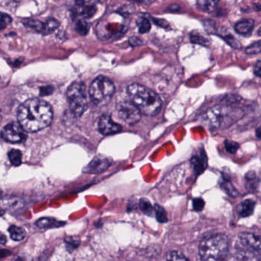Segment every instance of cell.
<instances>
[{"mask_svg": "<svg viewBox=\"0 0 261 261\" xmlns=\"http://www.w3.org/2000/svg\"><path fill=\"white\" fill-rule=\"evenodd\" d=\"M18 123L27 132H36L51 124L53 112L50 104L39 98H33L22 104L17 113Z\"/></svg>", "mask_w": 261, "mask_h": 261, "instance_id": "cell-1", "label": "cell"}, {"mask_svg": "<svg viewBox=\"0 0 261 261\" xmlns=\"http://www.w3.org/2000/svg\"><path fill=\"white\" fill-rule=\"evenodd\" d=\"M131 102L146 116L153 117L160 112L162 101L153 90L139 84H132L127 88Z\"/></svg>", "mask_w": 261, "mask_h": 261, "instance_id": "cell-2", "label": "cell"}, {"mask_svg": "<svg viewBox=\"0 0 261 261\" xmlns=\"http://www.w3.org/2000/svg\"><path fill=\"white\" fill-rule=\"evenodd\" d=\"M229 250V240L223 234L206 237L200 243L201 261H224Z\"/></svg>", "mask_w": 261, "mask_h": 261, "instance_id": "cell-3", "label": "cell"}, {"mask_svg": "<svg viewBox=\"0 0 261 261\" xmlns=\"http://www.w3.org/2000/svg\"><path fill=\"white\" fill-rule=\"evenodd\" d=\"M241 117V109H235L228 104L217 105L208 109L204 120L211 129L218 130L220 127H228Z\"/></svg>", "mask_w": 261, "mask_h": 261, "instance_id": "cell-4", "label": "cell"}, {"mask_svg": "<svg viewBox=\"0 0 261 261\" xmlns=\"http://www.w3.org/2000/svg\"><path fill=\"white\" fill-rule=\"evenodd\" d=\"M115 92V87L109 78L100 76L96 78L89 89L91 101L95 105L103 107L111 100Z\"/></svg>", "mask_w": 261, "mask_h": 261, "instance_id": "cell-5", "label": "cell"}, {"mask_svg": "<svg viewBox=\"0 0 261 261\" xmlns=\"http://www.w3.org/2000/svg\"><path fill=\"white\" fill-rule=\"evenodd\" d=\"M67 97L73 114L75 117H81L87 108L85 85L80 82L73 83L67 89Z\"/></svg>", "mask_w": 261, "mask_h": 261, "instance_id": "cell-6", "label": "cell"}, {"mask_svg": "<svg viewBox=\"0 0 261 261\" xmlns=\"http://www.w3.org/2000/svg\"><path fill=\"white\" fill-rule=\"evenodd\" d=\"M119 118L126 124H136L141 118V112L131 101H124L117 107Z\"/></svg>", "mask_w": 261, "mask_h": 261, "instance_id": "cell-7", "label": "cell"}, {"mask_svg": "<svg viewBox=\"0 0 261 261\" xmlns=\"http://www.w3.org/2000/svg\"><path fill=\"white\" fill-rule=\"evenodd\" d=\"M26 132L20 123L12 122L4 127L1 135L2 139L8 143H20L26 140Z\"/></svg>", "mask_w": 261, "mask_h": 261, "instance_id": "cell-8", "label": "cell"}, {"mask_svg": "<svg viewBox=\"0 0 261 261\" xmlns=\"http://www.w3.org/2000/svg\"><path fill=\"white\" fill-rule=\"evenodd\" d=\"M239 240L244 247L254 251H261V235L251 232L239 234Z\"/></svg>", "mask_w": 261, "mask_h": 261, "instance_id": "cell-9", "label": "cell"}, {"mask_svg": "<svg viewBox=\"0 0 261 261\" xmlns=\"http://www.w3.org/2000/svg\"><path fill=\"white\" fill-rule=\"evenodd\" d=\"M98 129L102 134L108 136L120 132L122 130V127L117 123H115L111 117L104 115L100 118Z\"/></svg>", "mask_w": 261, "mask_h": 261, "instance_id": "cell-10", "label": "cell"}, {"mask_svg": "<svg viewBox=\"0 0 261 261\" xmlns=\"http://www.w3.org/2000/svg\"><path fill=\"white\" fill-rule=\"evenodd\" d=\"M110 164L111 162L109 159L97 156L85 168L84 172L90 174H98L108 170Z\"/></svg>", "mask_w": 261, "mask_h": 261, "instance_id": "cell-11", "label": "cell"}, {"mask_svg": "<svg viewBox=\"0 0 261 261\" xmlns=\"http://www.w3.org/2000/svg\"><path fill=\"white\" fill-rule=\"evenodd\" d=\"M191 163L193 165L195 172L197 174H201L206 170L207 166H208L206 154L202 150V152L193 156L191 159Z\"/></svg>", "mask_w": 261, "mask_h": 261, "instance_id": "cell-12", "label": "cell"}, {"mask_svg": "<svg viewBox=\"0 0 261 261\" xmlns=\"http://www.w3.org/2000/svg\"><path fill=\"white\" fill-rule=\"evenodd\" d=\"M254 26H255V22L254 20L244 19L236 22L235 25V30L237 33L243 35V36H247L252 32Z\"/></svg>", "mask_w": 261, "mask_h": 261, "instance_id": "cell-13", "label": "cell"}, {"mask_svg": "<svg viewBox=\"0 0 261 261\" xmlns=\"http://www.w3.org/2000/svg\"><path fill=\"white\" fill-rule=\"evenodd\" d=\"M235 261H261V255L258 251L243 249L235 254Z\"/></svg>", "mask_w": 261, "mask_h": 261, "instance_id": "cell-14", "label": "cell"}, {"mask_svg": "<svg viewBox=\"0 0 261 261\" xmlns=\"http://www.w3.org/2000/svg\"><path fill=\"white\" fill-rule=\"evenodd\" d=\"M255 208V202L253 200L247 199L242 201L237 207L236 210L239 216L242 218L251 216Z\"/></svg>", "mask_w": 261, "mask_h": 261, "instance_id": "cell-15", "label": "cell"}, {"mask_svg": "<svg viewBox=\"0 0 261 261\" xmlns=\"http://www.w3.org/2000/svg\"><path fill=\"white\" fill-rule=\"evenodd\" d=\"M65 224V223L58 221L56 219L51 218H43L39 219L36 223L39 228H43V229L59 228Z\"/></svg>", "mask_w": 261, "mask_h": 261, "instance_id": "cell-16", "label": "cell"}, {"mask_svg": "<svg viewBox=\"0 0 261 261\" xmlns=\"http://www.w3.org/2000/svg\"><path fill=\"white\" fill-rule=\"evenodd\" d=\"M190 40L194 44H198L202 46H208L211 44L210 39L203 36L202 34L197 32V31H193L191 33Z\"/></svg>", "mask_w": 261, "mask_h": 261, "instance_id": "cell-17", "label": "cell"}, {"mask_svg": "<svg viewBox=\"0 0 261 261\" xmlns=\"http://www.w3.org/2000/svg\"><path fill=\"white\" fill-rule=\"evenodd\" d=\"M9 235L11 239L15 241H20L25 239V231L19 226L12 225L9 228Z\"/></svg>", "mask_w": 261, "mask_h": 261, "instance_id": "cell-18", "label": "cell"}, {"mask_svg": "<svg viewBox=\"0 0 261 261\" xmlns=\"http://www.w3.org/2000/svg\"><path fill=\"white\" fill-rule=\"evenodd\" d=\"M218 4V1H209V0H201L197 2V6L201 11L205 13H210L213 12Z\"/></svg>", "mask_w": 261, "mask_h": 261, "instance_id": "cell-19", "label": "cell"}, {"mask_svg": "<svg viewBox=\"0 0 261 261\" xmlns=\"http://www.w3.org/2000/svg\"><path fill=\"white\" fill-rule=\"evenodd\" d=\"M8 157H9V161H10L11 164L14 166H19L22 163V152L20 150H10L8 154Z\"/></svg>", "mask_w": 261, "mask_h": 261, "instance_id": "cell-20", "label": "cell"}, {"mask_svg": "<svg viewBox=\"0 0 261 261\" xmlns=\"http://www.w3.org/2000/svg\"><path fill=\"white\" fill-rule=\"evenodd\" d=\"M59 22L53 18H49L44 22V32L43 35L51 33L59 28Z\"/></svg>", "mask_w": 261, "mask_h": 261, "instance_id": "cell-21", "label": "cell"}, {"mask_svg": "<svg viewBox=\"0 0 261 261\" xmlns=\"http://www.w3.org/2000/svg\"><path fill=\"white\" fill-rule=\"evenodd\" d=\"M154 212L157 221L160 223L167 222V214L166 210L162 206L159 205H155L154 206Z\"/></svg>", "mask_w": 261, "mask_h": 261, "instance_id": "cell-22", "label": "cell"}, {"mask_svg": "<svg viewBox=\"0 0 261 261\" xmlns=\"http://www.w3.org/2000/svg\"><path fill=\"white\" fill-rule=\"evenodd\" d=\"M166 261H189L182 253L173 251L166 254Z\"/></svg>", "mask_w": 261, "mask_h": 261, "instance_id": "cell-23", "label": "cell"}, {"mask_svg": "<svg viewBox=\"0 0 261 261\" xmlns=\"http://www.w3.org/2000/svg\"><path fill=\"white\" fill-rule=\"evenodd\" d=\"M137 26L140 33L144 34L150 32L151 24L147 19L140 18L137 21Z\"/></svg>", "mask_w": 261, "mask_h": 261, "instance_id": "cell-24", "label": "cell"}, {"mask_svg": "<svg viewBox=\"0 0 261 261\" xmlns=\"http://www.w3.org/2000/svg\"><path fill=\"white\" fill-rule=\"evenodd\" d=\"M140 207L142 212L146 214V215H147V216H152V213H153L154 208L150 204L148 200L145 199V198L140 200Z\"/></svg>", "mask_w": 261, "mask_h": 261, "instance_id": "cell-25", "label": "cell"}, {"mask_svg": "<svg viewBox=\"0 0 261 261\" xmlns=\"http://www.w3.org/2000/svg\"><path fill=\"white\" fill-rule=\"evenodd\" d=\"M75 28L81 36H86L87 34L88 33L90 25L85 20H80L77 23Z\"/></svg>", "mask_w": 261, "mask_h": 261, "instance_id": "cell-26", "label": "cell"}, {"mask_svg": "<svg viewBox=\"0 0 261 261\" xmlns=\"http://www.w3.org/2000/svg\"><path fill=\"white\" fill-rule=\"evenodd\" d=\"M245 53L250 55L261 53V40L255 42L251 45L247 47L245 49Z\"/></svg>", "mask_w": 261, "mask_h": 261, "instance_id": "cell-27", "label": "cell"}, {"mask_svg": "<svg viewBox=\"0 0 261 261\" xmlns=\"http://www.w3.org/2000/svg\"><path fill=\"white\" fill-rule=\"evenodd\" d=\"M221 187H222L223 190L225 191L227 194L231 196H238V192L236 189H235L231 182L228 180H226L225 178H224V180L222 181V184H221Z\"/></svg>", "mask_w": 261, "mask_h": 261, "instance_id": "cell-28", "label": "cell"}, {"mask_svg": "<svg viewBox=\"0 0 261 261\" xmlns=\"http://www.w3.org/2000/svg\"><path fill=\"white\" fill-rule=\"evenodd\" d=\"M223 39L225 41L226 43H228L231 48H233L234 49H240L241 48V44H240V42L238 39H235L233 36H231V35L224 36Z\"/></svg>", "mask_w": 261, "mask_h": 261, "instance_id": "cell-29", "label": "cell"}, {"mask_svg": "<svg viewBox=\"0 0 261 261\" xmlns=\"http://www.w3.org/2000/svg\"><path fill=\"white\" fill-rule=\"evenodd\" d=\"M224 144L227 152L231 154L235 153L239 150V147H240L239 143L235 141H232V140H225Z\"/></svg>", "mask_w": 261, "mask_h": 261, "instance_id": "cell-30", "label": "cell"}, {"mask_svg": "<svg viewBox=\"0 0 261 261\" xmlns=\"http://www.w3.org/2000/svg\"><path fill=\"white\" fill-rule=\"evenodd\" d=\"M96 13V7L94 5H89L84 8L81 11V14L85 18H90L94 16Z\"/></svg>", "mask_w": 261, "mask_h": 261, "instance_id": "cell-31", "label": "cell"}, {"mask_svg": "<svg viewBox=\"0 0 261 261\" xmlns=\"http://www.w3.org/2000/svg\"><path fill=\"white\" fill-rule=\"evenodd\" d=\"M65 243L67 244V249H75L79 245L80 240L78 238L68 237L66 238Z\"/></svg>", "mask_w": 261, "mask_h": 261, "instance_id": "cell-32", "label": "cell"}, {"mask_svg": "<svg viewBox=\"0 0 261 261\" xmlns=\"http://www.w3.org/2000/svg\"><path fill=\"white\" fill-rule=\"evenodd\" d=\"M12 22V18L9 15L5 13H1V22H0V29L3 30L4 28H6L8 25Z\"/></svg>", "mask_w": 261, "mask_h": 261, "instance_id": "cell-33", "label": "cell"}, {"mask_svg": "<svg viewBox=\"0 0 261 261\" xmlns=\"http://www.w3.org/2000/svg\"><path fill=\"white\" fill-rule=\"evenodd\" d=\"M193 208L196 212H201L205 207V201L201 198H195L193 200Z\"/></svg>", "mask_w": 261, "mask_h": 261, "instance_id": "cell-34", "label": "cell"}, {"mask_svg": "<svg viewBox=\"0 0 261 261\" xmlns=\"http://www.w3.org/2000/svg\"><path fill=\"white\" fill-rule=\"evenodd\" d=\"M254 72L255 75L261 78V60L258 61L254 67Z\"/></svg>", "mask_w": 261, "mask_h": 261, "instance_id": "cell-35", "label": "cell"}, {"mask_svg": "<svg viewBox=\"0 0 261 261\" xmlns=\"http://www.w3.org/2000/svg\"><path fill=\"white\" fill-rule=\"evenodd\" d=\"M155 21V24L157 25H159V26L163 27V28H165V27L168 26L167 22L166 21V20H154Z\"/></svg>", "mask_w": 261, "mask_h": 261, "instance_id": "cell-36", "label": "cell"}, {"mask_svg": "<svg viewBox=\"0 0 261 261\" xmlns=\"http://www.w3.org/2000/svg\"><path fill=\"white\" fill-rule=\"evenodd\" d=\"M168 9L170 11H178L179 9V5H171Z\"/></svg>", "mask_w": 261, "mask_h": 261, "instance_id": "cell-37", "label": "cell"}, {"mask_svg": "<svg viewBox=\"0 0 261 261\" xmlns=\"http://www.w3.org/2000/svg\"><path fill=\"white\" fill-rule=\"evenodd\" d=\"M256 136L257 137L261 139V127H258V129L256 130Z\"/></svg>", "mask_w": 261, "mask_h": 261, "instance_id": "cell-38", "label": "cell"}, {"mask_svg": "<svg viewBox=\"0 0 261 261\" xmlns=\"http://www.w3.org/2000/svg\"><path fill=\"white\" fill-rule=\"evenodd\" d=\"M0 242H1L2 244H5V242H6V239H5V235H2V236H1V239H0Z\"/></svg>", "mask_w": 261, "mask_h": 261, "instance_id": "cell-39", "label": "cell"}, {"mask_svg": "<svg viewBox=\"0 0 261 261\" xmlns=\"http://www.w3.org/2000/svg\"><path fill=\"white\" fill-rule=\"evenodd\" d=\"M255 9H256L257 11H260L261 13V5H259V4H255Z\"/></svg>", "mask_w": 261, "mask_h": 261, "instance_id": "cell-40", "label": "cell"}, {"mask_svg": "<svg viewBox=\"0 0 261 261\" xmlns=\"http://www.w3.org/2000/svg\"><path fill=\"white\" fill-rule=\"evenodd\" d=\"M258 35H259V36L261 37V27L259 28V29H258Z\"/></svg>", "mask_w": 261, "mask_h": 261, "instance_id": "cell-41", "label": "cell"}]
</instances>
